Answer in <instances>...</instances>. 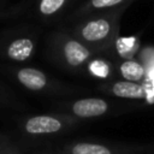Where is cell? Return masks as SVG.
Wrapping results in <instances>:
<instances>
[{
    "instance_id": "cell-1",
    "label": "cell",
    "mask_w": 154,
    "mask_h": 154,
    "mask_svg": "<svg viewBox=\"0 0 154 154\" xmlns=\"http://www.w3.org/2000/svg\"><path fill=\"white\" fill-rule=\"evenodd\" d=\"M125 8L122 6L82 17L70 32L95 53L109 49L118 37L119 20Z\"/></svg>"
},
{
    "instance_id": "cell-2",
    "label": "cell",
    "mask_w": 154,
    "mask_h": 154,
    "mask_svg": "<svg viewBox=\"0 0 154 154\" xmlns=\"http://www.w3.org/2000/svg\"><path fill=\"white\" fill-rule=\"evenodd\" d=\"M48 54L60 67L71 72H83L88 61L97 53L77 40L71 32L59 31L49 37Z\"/></svg>"
},
{
    "instance_id": "cell-3",
    "label": "cell",
    "mask_w": 154,
    "mask_h": 154,
    "mask_svg": "<svg viewBox=\"0 0 154 154\" xmlns=\"http://www.w3.org/2000/svg\"><path fill=\"white\" fill-rule=\"evenodd\" d=\"M81 120L66 113H47L35 114L24 118L20 123V130L29 137H49L64 134L77 126Z\"/></svg>"
},
{
    "instance_id": "cell-4",
    "label": "cell",
    "mask_w": 154,
    "mask_h": 154,
    "mask_svg": "<svg viewBox=\"0 0 154 154\" xmlns=\"http://www.w3.org/2000/svg\"><path fill=\"white\" fill-rule=\"evenodd\" d=\"M13 76L19 84H22L25 89L34 93L66 94L72 91V89L69 85L52 78L49 75L36 67H18L13 71Z\"/></svg>"
},
{
    "instance_id": "cell-5",
    "label": "cell",
    "mask_w": 154,
    "mask_h": 154,
    "mask_svg": "<svg viewBox=\"0 0 154 154\" xmlns=\"http://www.w3.org/2000/svg\"><path fill=\"white\" fill-rule=\"evenodd\" d=\"M57 111L66 113L78 120L99 118L109 111V102L102 97H82L59 103Z\"/></svg>"
},
{
    "instance_id": "cell-6",
    "label": "cell",
    "mask_w": 154,
    "mask_h": 154,
    "mask_svg": "<svg viewBox=\"0 0 154 154\" xmlns=\"http://www.w3.org/2000/svg\"><path fill=\"white\" fill-rule=\"evenodd\" d=\"M128 147L107 144L94 141H71L63 144L59 154H134Z\"/></svg>"
},
{
    "instance_id": "cell-7",
    "label": "cell",
    "mask_w": 154,
    "mask_h": 154,
    "mask_svg": "<svg viewBox=\"0 0 154 154\" xmlns=\"http://www.w3.org/2000/svg\"><path fill=\"white\" fill-rule=\"evenodd\" d=\"M36 49V42L32 37L29 36H18L11 41H8L4 49L2 54L6 59L22 63L31 59Z\"/></svg>"
},
{
    "instance_id": "cell-8",
    "label": "cell",
    "mask_w": 154,
    "mask_h": 154,
    "mask_svg": "<svg viewBox=\"0 0 154 154\" xmlns=\"http://www.w3.org/2000/svg\"><path fill=\"white\" fill-rule=\"evenodd\" d=\"M100 90L113 95L120 99H130V100H141L144 99L147 93L144 87L138 82H130V81H114L100 87Z\"/></svg>"
},
{
    "instance_id": "cell-9",
    "label": "cell",
    "mask_w": 154,
    "mask_h": 154,
    "mask_svg": "<svg viewBox=\"0 0 154 154\" xmlns=\"http://www.w3.org/2000/svg\"><path fill=\"white\" fill-rule=\"evenodd\" d=\"M135 0H87L75 13V17L82 18L88 14L105 11V10H111L116 7H122V6H129L134 2Z\"/></svg>"
},
{
    "instance_id": "cell-10",
    "label": "cell",
    "mask_w": 154,
    "mask_h": 154,
    "mask_svg": "<svg viewBox=\"0 0 154 154\" xmlns=\"http://www.w3.org/2000/svg\"><path fill=\"white\" fill-rule=\"evenodd\" d=\"M118 71L125 81L141 82L146 76L144 65L136 59H124L118 65Z\"/></svg>"
},
{
    "instance_id": "cell-11",
    "label": "cell",
    "mask_w": 154,
    "mask_h": 154,
    "mask_svg": "<svg viewBox=\"0 0 154 154\" xmlns=\"http://www.w3.org/2000/svg\"><path fill=\"white\" fill-rule=\"evenodd\" d=\"M112 64L97 55H94L85 65L83 72L94 78H108L112 73Z\"/></svg>"
},
{
    "instance_id": "cell-12",
    "label": "cell",
    "mask_w": 154,
    "mask_h": 154,
    "mask_svg": "<svg viewBox=\"0 0 154 154\" xmlns=\"http://www.w3.org/2000/svg\"><path fill=\"white\" fill-rule=\"evenodd\" d=\"M138 40L137 37H117L113 47L116 48L118 55L123 59H134L132 55L138 49Z\"/></svg>"
},
{
    "instance_id": "cell-13",
    "label": "cell",
    "mask_w": 154,
    "mask_h": 154,
    "mask_svg": "<svg viewBox=\"0 0 154 154\" xmlns=\"http://www.w3.org/2000/svg\"><path fill=\"white\" fill-rule=\"evenodd\" d=\"M70 0H38L37 12L42 18H51L60 13Z\"/></svg>"
},
{
    "instance_id": "cell-14",
    "label": "cell",
    "mask_w": 154,
    "mask_h": 154,
    "mask_svg": "<svg viewBox=\"0 0 154 154\" xmlns=\"http://www.w3.org/2000/svg\"><path fill=\"white\" fill-rule=\"evenodd\" d=\"M0 154H23V152L11 138L0 134Z\"/></svg>"
}]
</instances>
